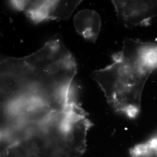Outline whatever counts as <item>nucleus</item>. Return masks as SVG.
Wrapping results in <instances>:
<instances>
[{"instance_id": "4", "label": "nucleus", "mask_w": 157, "mask_h": 157, "mask_svg": "<svg viewBox=\"0 0 157 157\" xmlns=\"http://www.w3.org/2000/svg\"><path fill=\"white\" fill-rule=\"evenodd\" d=\"M75 28L86 40L95 42L101 31V19L96 11L83 9L77 12L73 18Z\"/></svg>"}, {"instance_id": "1", "label": "nucleus", "mask_w": 157, "mask_h": 157, "mask_svg": "<svg viewBox=\"0 0 157 157\" xmlns=\"http://www.w3.org/2000/svg\"><path fill=\"white\" fill-rule=\"evenodd\" d=\"M112 58L113 63L93 71L91 76L115 110L135 118L140 111L147 80L157 67V44L127 39Z\"/></svg>"}, {"instance_id": "3", "label": "nucleus", "mask_w": 157, "mask_h": 157, "mask_svg": "<svg viewBox=\"0 0 157 157\" xmlns=\"http://www.w3.org/2000/svg\"><path fill=\"white\" fill-rule=\"evenodd\" d=\"M82 1H9L10 5L23 11L38 24L45 20L68 19Z\"/></svg>"}, {"instance_id": "2", "label": "nucleus", "mask_w": 157, "mask_h": 157, "mask_svg": "<svg viewBox=\"0 0 157 157\" xmlns=\"http://www.w3.org/2000/svg\"><path fill=\"white\" fill-rule=\"evenodd\" d=\"M79 105L67 97L21 95L1 98V135L18 137L47 132L69 123Z\"/></svg>"}]
</instances>
